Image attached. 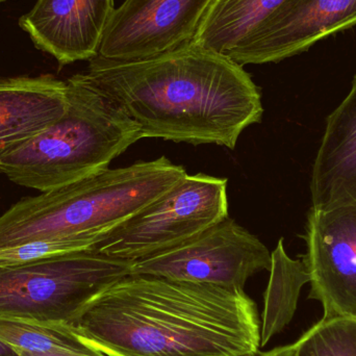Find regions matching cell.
Instances as JSON below:
<instances>
[{"mask_svg": "<svg viewBox=\"0 0 356 356\" xmlns=\"http://www.w3.org/2000/svg\"><path fill=\"white\" fill-rule=\"evenodd\" d=\"M106 356H257L261 320L244 290L150 275L119 280L70 324Z\"/></svg>", "mask_w": 356, "mask_h": 356, "instance_id": "1", "label": "cell"}, {"mask_svg": "<svg viewBox=\"0 0 356 356\" xmlns=\"http://www.w3.org/2000/svg\"><path fill=\"white\" fill-rule=\"evenodd\" d=\"M305 240L309 298L321 303L324 318L356 319V204L312 207Z\"/></svg>", "mask_w": 356, "mask_h": 356, "instance_id": "9", "label": "cell"}, {"mask_svg": "<svg viewBox=\"0 0 356 356\" xmlns=\"http://www.w3.org/2000/svg\"><path fill=\"white\" fill-rule=\"evenodd\" d=\"M290 0H216L194 44L232 58L267 25Z\"/></svg>", "mask_w": 356, "mask_h": 356, "instance_id": "14", "label": "cell"}, {"mask_svg": "<svg viewBox=\"0 0 356 356\" xmlns=\"http://www.w3.org/2000/svg\"><path fill=\"white\" fill-rule=\"evenodd\" d=\"M295 346L296 356H356V319L323 317Z\"/></svg>", "mask_w": 356, "mask_h": 356, "instance_id": "17", "label": "cell"}, {"mask_svg": "<svg viewBox=\"0 0 356 356\" xmlns=\"http://www.w3.org/2000/svg\"><path fill=\"white\" fill-rule=\"evenodd\" d=\"M131 264L89 248L0 266V317L70 325Z\"/></svg>", "mask_w": 356, "mask_h": 356, "instance_id": "5", "label": "cell"}, {"mask_svg": "<svg viewBox=\"0 0 356 356\" xmlns=\"http://www.w3.org/2000/svg\"><path fill=\"white\" fill-rule=\"evenodd\" d=\"M0 340L27 353L70 351L86 355H102L88 344L71 326L0 317Z\"/></svg>", "mask_w": 356, "mask_h": 356, "instance_id": "16", "label": "cell"}, {"mask_svg": "<svg viewBox=\"0 0 356 356\" xmlns=\"http://www.w3.org/2000/svg\"><path fill=\"white\" fill-rule=\"evenodd\" d=\"M216 0H124L115 8L95 58L129 63L192 45Z\"/></svg>", "mask_w": 356, "mask_h": 356, "instance_id": "8", "label": "cell"}, {"mask_svg": "<svg viewBox=\"0 0 356 356\" xmlns=\"http://www.w3.org/2000/svg\"><path fill=\"white\" fill-rule=\"evenodd\" d=\"M115 8L114 0H38L19 24L65 66L97 56Z\"/></svg>", "mask_w": 356, "mask_h": 356, "instance_id": "11", "label": "cell"}, {"mask_svg": "<svg viewBox=\"0 0 356 356\" xmlns=\"http://www.w3.org/2000/svg\"><path fill=\"white\" fill-rule=\"evenodd\" d=\"M66 81L50 75L0 79V165L66 112Z\"/></svg>", "mask_w": 356, "mask_h": 356, "instance_id": "12", "label": "cell"}, {"mask_svg": "<svg viewBox=\"0 0 356 356\" xmlns=\"http://www.w3.org/2000/svg\"><path fill=\"white\" fill-rule=\"evenodd\" d=\"M3 1H6V0H0V3H1V2H3Z\"/></svg>", "mask_w": 356, "mask_h": 356, "instance_id": "22", "label": "cell"}, {"mask_svg": "<svg viewBox=\"0 0 356 356\" xmlns=\"http://www.w3.org/2000/svg\"><path fill=\"white\" fill-rule=\"evenodd\" d=\"M0 356H21V355L15 347L0 340Z\"/></svg>", "mask_w": 356, "mask_h": 356, "instance_id": "20", "label": "cell"}, {"mask_svg": "<svg viewBox=\"0 0 356 356\" xmlns=\"http://www.w3.org/2000/svg\"><path fill=\"white\" fill-rule=\"evenodd\" d=\"M188 175L166 156L106 169L22 199L0 216V250L37 241L91 248L102 234L154 202Z\"/></svg>", "mask_w": 356, "mask_h": 356, "instance_id": "3", "label": "cell"}, {"mask_svg": "<svg viewBox=\"0 0 356 356\" xmlns=\"http://www.w3.org/2000/svg\"><path fill=\"white\" fill-rule=\"evenodd\" d=\"M83 74L143 139L234 149L243 131L263 118L261 91L242 65L194 44L137 62L94 58Z\"/></svg>", "mask_w": 356, "mask_h": 356, "instance_id": "2", "label": "cell"}, {"mask_svg": "<svg viewBox=\"0 0 356 356\" xmlns=\"http://www.w3.org/2000/svg\"><path fill=\"white\" fill-rule=\"evenodd\" d=\"M263 356H296V346L295 344H292L277 347L273 350L264 353Z\"/></svg>", "mask_w": 356, "mask_h": 356, "instance_id": "18", "label": "cell"}, {"mask_svg": "<svg viewBox=\"0 0 356 356\" xmlns=\"http://www.w3.org/2000/svg\"><path fill=\"white\" fill-rule=\"evenodd\" d=\"M270 280L264 299L261 322V347H265L276 334L292 321L303 286L309 282V272L303 261L289 257L284 238L271 252Z\"/></svg>", "mask_w": 356, "mask_h": 356, "instance_id": "15", "label": "cell"}, {"mask_svg": "<svg viewBox=\"0 0 356 356\" xmlns=\"http://www.w3.org/2000/svg\"><path fill=\"white\" fill-rule=\"evenodd\" d=\"M353 26L356 0H290L230 60L242 66L280 62Z\"/></svg>", "mask_w": 356, "mask_h": 356, "instance_id": "10", "label": "cell"}, {"mask_svg": "<svg viewBox=\"0 0 356 356\" xmlns=\"http://www.w3.org/2000/svg\"><path fill=\"white\" fill-rule=\"evenodd\" d=\"M19 353H20L21 356H94L79 355V353H70V351H50V353H27V351H19ZM98 356L106 355H102Z\"/></svg>", "mask_w": 356, "mask_h": 356, "instance_id": "19", "label": "cell"}, {"mask_svg": "<svg viewBox=\"0 0 356 356\" xmlns=\"http://www.w3.org/2000/svg\"><path fill=\"white\" fill-rule=\"evenodd\" d=\"M68 106L54 124L2 160L0 173L48 192L100 172L142 138L139 125L83 73L66 81Z\"/></svg>", "mask_w": 356, "mask_h": 356, "instance_id": "4", "label": "cell"}, {"mask_svg": "<svg viewBox=\"0 0 356 356\" xmlns=\"http://www.w3.org/2000/svg\"><path fill=\"white\" fill-rule=\"evenodd\" d=\"M311 193L313 209L356 204V75L348 95L326 120Z\"/></svg>", "mask_w": 356, "mask_h": 356, "instance_id": "13", "label": "cell"}, {"mask_svg": "<svg viewBox=\"0 0 356 356\" xmlns=\"http://www.w3.org/2000/svg\"><path fill=\"white\" fill-rule=\"evenodd\" d=\"M271 263L264 243L227 217L179 246L134 261L131 274L244 290Z\"/></svg>", "mask_w": 356, "mask_h": 356, "instance_id": "7", "label": "cell"}, {"mask_svg": "<svg viewBox=\"0 0 356 356\" xmlns=\"http://www.w3.org/2000/svg\"><path fill=\"white\" fill-rule=\"evenodd\" d=\"M227 178L188 175L154 202L102 234L94 250L134 261L160 254L228 216Z\"/></svg>", "mask_w": 356, "mask_h": 356, "instance_id": "6", "label": "cell"}, {"mask_svg": "<svg viewBox=\"0 0 356 356\" xmlns=\"http://www.w3.org/2000/svg\"><path fill=\"white\" fill-rule=\"evenodd\" d=\"M264 353H259V355H257V356H263Z\"/></svg>", "mask_w": 356, "mask_h": 356, "instance_id": "21", "label": "cell"}]
</instances>
